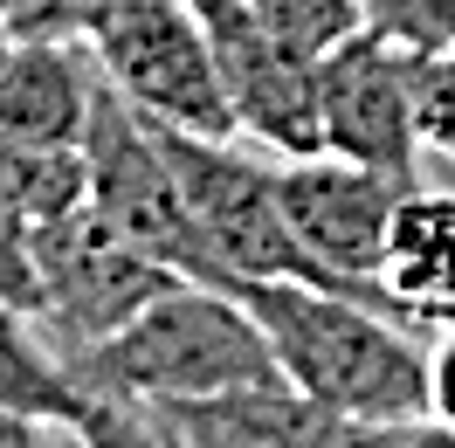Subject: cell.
I'll return each instance as SVG.
<instances>
[{
    "label": "cell",
    "mask_w": 455,
    "mask_h": 448,
    "mask_svg": "<svg viewBox=\"0 0 455 448\" xmlns=\"http://www.w3.org/2000/svg\"><path fill=\"white\" fill-rule=\"evenodd\" d=\"M379 283L400 297L407 324L427 332V310L455 297V194H435V187H407L400 194Z\"/></svg>",
    "instance_id": "cell-12"
},
{
    "label": "cell",
    "mask_w": 455,
    "mask_h": 448,
    "mask_svg": "<svg viewBox=\"0 0 455 448\" xmlns=\"http://www.w3.org/2000/svg\"><path fill=\"white\" fill-rule=\"evenodd\" d=\"M152 139H159L172 180L187 194V214H194L200 242H207L214 269H221V290L228 283H276V276L317 283L283 221L276 166H262L256 152H242L235 139H200V132H180V124H152Z\"/></svg>",
    "instance_id": "cell-3"
},
{
    "label": "cell",
    "mask_w": 455,
    "mask_h": 448,
    "mask_svg": "<svg viewBox=\"0 0 455 448\" xmlns=\"http://www.w3.org/2000/svg\"><path fill=\"white\" fill-rule=\"evenodd\" d=\"M228 290L262 324L276 372L304 400H317L324 414L352 420V428H387V420L427 414V345L394 310L290 276L228 283Z\"/></svg>",
    "instance_id": "cell-1"
},
{
    "label": "cell",
    "mask_w": 455,
    "mask_h": 448,
    "mask_svg": "<svg viewBox=\"0 0 455 448\" xmlns=\"http://www.w3.org/2000/svg\"><path fill=\"white\" fill-rule=\"evenodd\" d=\"M35 324L56 352H84L97 338L124 332L159 290H172V269L152 262L145 249H132L97 200H76L49 221H35Z\"/></svg>",
    "instance_id": "cell-4"
},
{
    "label": "cell",
    "mask_w": 455,
    "mask_h": 448,
    "mask_svg": "<svg viewBox=\"0 0 455 448\" xmlns=\"http://www.w3.org/2000/svg\"><path fill=\"white\" fill-rule=\"evenodd\" d=\"M0 14H7V0H0Z\"/></svg>",
    "instance_id": "cell-24"
},
{
    "label": "cell",
    "mask_w": 455,
    "mask_h": 448,
    "mask_svg": "<svg viewBox=\"0 0 455 448\" xmlns=\"http://www.w3.org/2000/svg\"><path fill=\"white\" fill-rule=\"evenodd\" d=\"M0 448H84V442H76V420L0 407Z\"/></svg>",
    "instance_id": "cell-20"
},
{
    "label": "cell",
    "mask_w": 455,
    "mask_h": 448,
    "mask_svg": "<svg viewBox=\"0 0 455 448\" xmlns=\"http://www.w3.org/2000/svg\"><path fill=\"white\" fill-rule=\"evenodd\" d=\"M414 132H421V152L455 166V42L414 56Z\"/></svg>",
    "instance_id": "cell-14"
},
{
    "label": "cell",
    "mask_w": 455,
    "mask_h": 448,
    "mask_svg": "<svg viewBox=\"0 0 455 448\" xmlns=\"http://www.w3.org/2000/svg\"><path fill=\"white\" fill-rule=\"evenodd\" d=\"M435 345H427V414L455 420V324H435Z\"/></svg>",
    "instance_id": "cell-21"
},
{
    "label": "cell",
    "mask_w": 455,
    "mask_h": 448,
    "mask_svg": "<svg viewBox=\"0 0 455 448\" xmlns=\"http://www.w3.org/2000/svg\"><path fill=\"white\" fill-rule=\"evenodd\" d=\"M35 221L21 214V200L0 187V304L35 317Z\"/></svg>",
    "instance_id": "cell-18"
},
{
    "label": "cell",
    "mask_w": 455,
    "mask_h": 448,
    "mask_svg": "<svg viewBox=\"0 0 455 448\" xmlns=\"http://www.w3.org/2000/svg\"><path fill=\"white\" fill-rule=\"evenodd\" d=\"M62 365H69V380L84 393L139 400V407L283 380L269 338H262V324L242 310V297L221 290V283H194V276H180L172 290H159L124 332L97 338L84 352H62Z\"/></svg>",
    "instance_id": "cell-2"
},
{
    "label": "cell",
    "mask_w": 455,
    "mask_h": 448,
    "mask_svg": "<svg viewBox=\"0 0 455 448\" xmlns=\"http://www.w3.org/2000/svg\"><path fill=\"white\" fill-rule=\"evenodd\" d=\"M207 49H214V76H221L235 139H256L283 159L324 152L317 139V56L290 49L276 28H262L249 0H194Z\"/></svg>",
    "instance_id": "cell-9"
},
{
    "label": "cell",
    "mask_w": 455,
    "mask_h": 448,
    "mask_svg": "<svg viewBox=\"0 0 455 448\" xmlns=\"http://www.w3.org/2000/svg\"><path fill=\"white\" fill-rule=\"evenodd\" d=\"M7 49H14V35H7V28H0V62H7Z\"/></svg>",
    "instance_id": "cell-23"
},
{
    "label": "cell",
    "mask_w": 455,
    "mask_h": 448,
    "mask_svg": "<svg viewBox=\"0 0 455 448\" xmlns=\"http://www.w3.org/2000/svg\"><path fill=\"white\" fill-rule=\"evenodd\" d=\"M104 69L90 42H21L0 62V132L28 145H84Z\"/></svg>",
    "instance_id": "cell-11"
},
{
    "label": "cell",
    "mask_w": 455,
    "mask_h": 448,
    "mask_svg": "<svg viewBox=\"0 0 455 448\" xmlns=\"http://www.w3.org/2000/svg\"><path fill=\"white\" fill-rule=\"evenodd\" d=\"M249 7L262 14V28H276L290 49H304V56H324L331 42H345L352 28H366L352 0H249Z\"/></svg>",
    "instance_id": "cell-15"
},
{
    "label": "cell",
    "mask_w": 455,
    "mask_h": 448,
    "mask_svg": "<svg viewBox=\"0 0 455 448\" xmlns=\"http://www.w3.org/2000/svg\"><path fill=\"white\" fill-rule=\"evenodd\" d=\"M414 56L379 28H352L317 56V139L352 166H372L421 187V132H414Z\"/></svg>",
    "instance_id": "cell-8"
},
{
    "label": "cell",
    "mask_w": 455,
    "mask_h": 448,
    "mask_svg": "<svg viewBox=\"0 0 455 448\" xmlns=\"http://www.w3.org/2000/svg\"><path fill=\"white\" fill-rule=\"evenodd\" d=\"M90 393L69 380L62 352L42 338L28 310L0 304V407H21V414H56V420H76Z\"/></svg>",
    "instance_id": "cell-13"
},
{
    "label": "cell",
    "mask_w": 455,
    "mask_h": 448,
    "mask_svg": "<svg viewBox=\"0 0 455 448\" xmlns=\"http://www.w3.org/2000/svg\"><path fill=\"white\" fill-rule=\"evenodd\" d=\"M400 180L372 166H352L339 152H304L276 166V200H283V221L297 235V249L311 262L317 290H339V297H366V304L394 310L407 324L400 297L379 283L387 269V228L400 207Z\"/></svg>",
    "instance_id": "cell-6"
},
{
    "label": "cell",
    "mask_w": 455,
    "mask_h": 448,
    "mask_svg": "<svg viewBox=\"0 0 455 448\" xmlns=\"http://www.w3.org/2000/svg\"><path fill=\"white\" fill-rule=\"evenodd\" d=\"M359 21L379 28L400 49H449L455 42V0H352Z\"/></svg>",
    "instance_id": "cell-16"
},
{
    "label": "cell",
    "mask_w": 455,
    "mask_h": 448,
    "mask_svg": "<svg viewBox=\"0 0 455 448\" xmlns=\"http://www.w3.org/2000/svg\"><path fill=\"white\" fill-rule=\"evenodd\" d=\"M104 14H111V0H7L0 28L21 42H90Z\"/></svg>",
    "instance_id": "cell-17"
},
{
    "label": "cell",
    "mask_w": 455,
    "mask_h": 448,
    "mask_svg": "<svg viewBox=\"0 0 455 448\" xmlns=\"http://www.w3.org/2000/svg\"><path fill=\"white\" fill-rule=\"evenodd\" d=\"M435 324H455V297H449V304H435V310H427V332H435Z\"/></svg>",
    "instance_id": "cell-22"
},
{
    "label": "cell",
    "mask_w": 455,
    "mask_h": 448,
    "mask_svg": "<svg viewBox=\"0 0 455 448\" xmlns=\"http://www.w3.org/2000/svg\"><path fill=\"white\" fill-rule=\"evenodd\" d=\"M145 414L172 448H339L345 428L339 414L304 400L290 380L200 393V400H159Z\"/></svg>",
    "instance_id": "cell-10"
},
{
    "label": "cell",
    "mask_w": 455,
    "mask_h": 448,
    "mask_svg": "<svg viewBox=\"0 0 455 448\" xmlns=\"http://www.w3.org/2000/svg\"><path fill=\"white\" fill-rule=\"evenodd\" d=\"M90 56L139 117L180 124L200 139H235L194 0H111V14L90 35Z\"/></svg>",
    "instance_id": "cell-5"
},
{
    "label": "cell",
    "mask_w": 455,
    "mask_h": 448,
    "mask_svg": "<svg viewBox=\"0 0 455 448\" xmlns=\"http://www.w3.org/2000/svg\"><path fill=\"white\" fill-rule=\"evenodd\" d=\"M84 187L97 200V214L132 242L145 249L152 262H166L172 276H194V283H221L214 255L200 242L194 214H187V194L172 180L166 152L111 84H97V104H90V124H84Z\"/></svg>",
    "instance_id": "cell-7"
},
{
    "label": "cell",
    "mask_w": 455,
    "mask_h": 448,
    "mask_svg": "<svg viewBox=\"0 0 455 448\" xmlns=\"http://www.w3.org/2000/svg\"><path fill=\"white\" fill-rule=\"evenodd\" d=\"M76 442H84V448H166L139 400H104V393H90V400H84Z\"/></svg>",
    "instance_id": "cell-19"
}]
</instances>
